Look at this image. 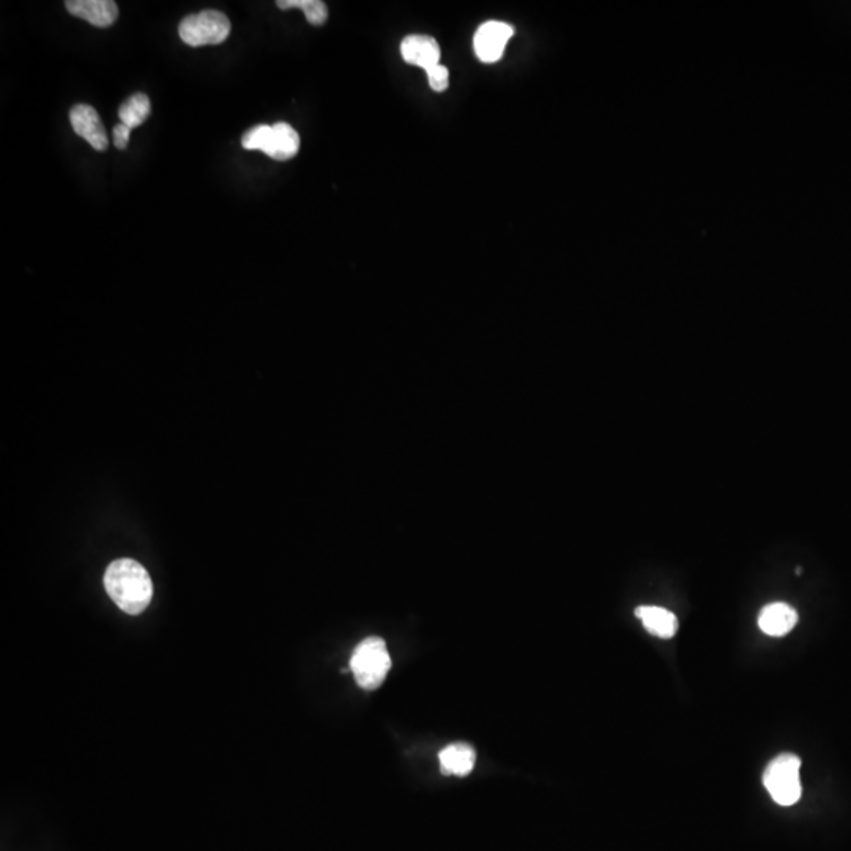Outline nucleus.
<instances>
[{
    "instance_id": "1",
    "label": "nucleus",
    "mask_w": 851,
    "mask_h": 851,
    "mask_svg": "<svg viewBox=\"0 0 851 851\" xmlns=\"http://www.w3.org/2000/svg\"><path fill=\"white\" fill-rule=\"evenodd\" d=\"M105 588L125 614H142L152 601V579L144 566L131 558H120L108 566Z\"/></svg>"
},
{
    "instance_id": "2",
    "label": "nucleus",
    "mask_w": 851,
    "mask_h": 851,
    "mask_svg": "<svg viewBox=\"0 0 851 851\" xmlns=\"http://www.w3.org/2000/svg\"><path fill=\"white\" fill-rule=\"evenodd\" d=\"M349 669L361 689L376 691L391 669V658L385 642L380 637H368L358 643L350 658Z\"/></svg>"
},
{
    "instance_id": "3",
    "label": "nucleus",
    "mask_w": 851,
    "mask_h": 851,
    "mask_svg": "<svg viewBox=\"0 0 851 851\" xmlns=\"http://www.w3.org/2000/svg\"><path fill=\"white\" fill-rule=\"evenodd\" d=\"M799 771L801 759L795 754L777 755L776 759L766 766L763 784L779 806H793L803 795Z\"/></svg>"
},
{
    "instance_id": "4",
    "label": "nucleus",
    "mask_w": 851,
    "mask_h": 851,
    "mask_svg": "<svg viewBox=\"0 0 851 851\" xmlns=\"http://www.w3.org/2000/svg\"><path fill=\"white\" fill-rule=\"evenodd\" d=\"M231 29V21L224 13L218 10H204L183 18L179 26V35L185 45L199 48V46L221 45L231 34Z\"/></svg>"
},
{
    "instance_id": "5",
    "label": "nucleus",
    "mask_w": 851,
    "mask_h": 851,
    "mask_svg": "<svg viewBox=\"0 0 851 851\" xmlns=\"http://www.w3.org/2000/svg\"><path fill=\"white\" fill-rule=\"evenodd\" d=\"M514 35V27L502 21H487L476 30L473 38L475 54L484 64H494L502 59L506 45Z\"/></svg>"
},
{
    "instance_id": "6",
    "label": "nucleus",
    "mask_w": 851,
    "mask_h": 851,
    "mask_svg": "<svg viewBox=\"0 0 851 851\" xmlns=\"http://www.w3.org/2000/svg\"><path fill=\"white\" fill-rule=\"evenodd\" d=\"M70 122L79 138L86 139L97 152L108 150V134L95 108L89 105L73 106Z\"/></svg>"
},
{
    "instance_id": "7",
    "label": "nucleus",
    "mask_w": 851,
    "mask_h": 851,
    "mask_svg": "<svg viewBox=\"0 0 851 851\" xmlns=\"http://www.w3.org/2000/svg\"><path fill=\"white\" fill-rule=\"evenodd\" d=\"M65 7L70 15L101 29L112 26L119 18V7L114 0H68Z\"/></svg>"
},
{
    "instance_id": "8",
    "label": "nucleus",
    "mask_w": 851,
    "mask_h": 851,
    "mask_svg": "<svg viewBox=\"0 0 851 851\" xmlns=\"http://www.w3.org/2000/svg\"><path fill=\"white\" fill-rule=\"evenodd\" d=\"M401 54L407 64L426 71L435 65H440V57H442L439 43L429 35H409L404 38L401 43Z\"/></svg>"
},
{
    "instance_id": "9",
    "label": "nucleus",
    "mask_w": 851,
    "mask_h": 851,
    "mask_svg": "<svg viewBox=\"0 0 851 851\" xmlns=\"http://www.w3.org/2000/svg\"><path fill=\"white\" fill-rule=\"evenodd\" d=\"M798 612L787 603H773L763 607L759 615V628L766 636L782 637L795 628Z\"/></svg>"
},
{
    "instance_id": "10",
    "label": "nucleus",
    "mask_w": 851,
    "mask_h": 851,
    "mask_svg": "<svg viewBox=\"0 0 851 851\" xmlns=\"http://www.w3.org/2000/svg\"><path fill=\"white\" fill-rule=\"evenodd\" d=\"M440 770L451 776H469L475 768L476 752L470 744L454 743L439 754Z\"/></svg>"
},
{
    "instance_id": "11",
    "label": "nucleus",
    "mask_w": 851,
    "mask_h": 851,
    "mask_svg": "<svg viewBox=\"0 0 851 851\" xmlns=\"http://www.w3.org/2000/svg\"><path fill=\"white\" fill-rule=\"evenodd\" d=\"M636 617L650 634L661 639H672L678 631V620L673 612L658 606H640Z\"/></svg>"
},
{
    "instance_id": "12",
    "label": "nucleus",
    "mask_w": 851,
    "mask_h": 851,
    "mask_svg": "<svg viewBox=\"0 0 851 851\" xmlns=\"http://www.w3.org/2000/svg\"><path fill=\"white\" fill-rule=\"evenodd\" d=\"M300 152V136L289 123L279 122L273 125L272 145L267 157L276 161H287Z\"/></svg>"
},
{
    "instance_id": "13",
    "label": "nucleus",
    "mask_w": 851,
    "mask_h": 851,
    "mask_svg": "<svg viewBox=\"0 0 851 851\" xmlns=\"http://www.w3.org/2000/svg\"><path fill=\"white\" fill-rule=\"evenodd\" d=\"M150 100L144 93H134L128 100L123 101L119 108L120 123L128 128L141 127L150 116Z\"/></svg>"
},
{
    "instance_id": "14",
    "label": "nucleus",
    "mask_w": 851,
    "mask_h": 851,
    "mask_svg": "<svg viewBox=\"0 0 851 851\" xmlns=\"http://www.w3.org/2000/svg\"><path fill=\"white\" fill-rule=\"evenodd\" d=\"M281 10L298 8L305 13L306 21L311 26H324L328 19V7L322 0H279L276 2Z\"/></svg>"
},
{
    "instance_id": "15",
    "label": "nucleus",
    "mask_w": 851,
    "mask_h": 851,
    "mask_svg": "<svg viewBox=\"0 0 851 851\" xmlns=\"http://www.w3.org/2000/svg\"><path fill=\"white\" fill-rule=\"evenodd\" d=\"M272 125H257L243 134L242 145L245 150H259L268 155L272 145Z\"/></svg>"
},
{
    "instance_id": "16",
    "label": "nucleus",
    "mask_w": 851,
    "mask_h": 851,
    "mask_svg": "<svg viewBox=\"0 0 851 851\" xmlns=\"http://www.w3.org/2000/svg\"><path fill=\"white\" fill-rule=\"evenodd\" d=\"M426 73H428L429 86L434 92H445L450 86V73L443 65H435V67L429 68Z\"/></svg>"
},
{
    "instance_id": "17",
    "label": "nucleus",
    "mask_w": 851,
    "mask_h": 851,
    "mask_svg": "<svg viewBox=\"0 0 851 851\" xmlns=\"http://www.w3.org/2000/svg\"><path fill=\"white\" fill-rule=\"evenodd\" d=\"M130 136L131 128H128L127 125H123V123L116 125V127H114V145H116L117 149H127L128 142H130Z\"/></svg>"
}]
</instances>
